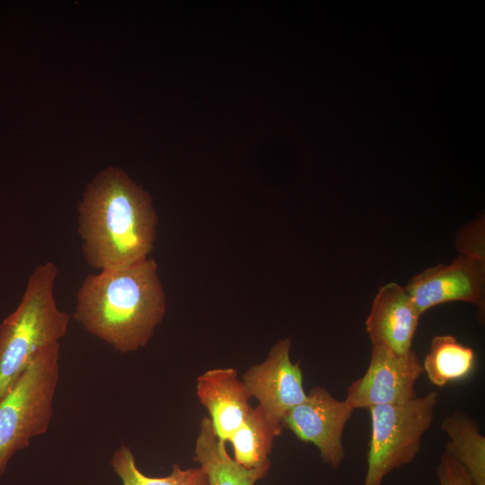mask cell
Instances as JSON below:
<instances>
[{
  "instance_id": "cell-1",
  "label": "cell",
  "mask_w": 485,
  "mask_h": 485,
  "mask_svg": "<svg viewBox=\"0 0 485 485\" xmlns=\"http://www.w3.org/2000/svg\"><path fill=\"white\" fill-rule=\"evenodd\" d=\"M78 212L90 266L101 270L129 266L154 250L158 216L152 198L122 169L101 171L88 184Z\"/></svg>"
},
{
  "instance_id": "cell-2",
  "label": "cell",
  "mask_w": 485,
  "mask_h": 485,
  "mask_svg": "<svg viewBox=\"0 0 485 485\" xmlns=\"http://www.w3.org/2000/svg\"><path fill=\"white\" fill-rule=\"evenodd\" d=\"M166 311V295L153 258L88 275L73 318L119 353L146 347Z\"/></svg>"
},
{
  "instance_id": "cell-3",
  "label": "cell",
  "mask_w": 485,
  "mask_h": 485,
  "mask_svg": "<svg viewBox=\"0 0 485 485\" xmlns=\"http://www.w3.org/2000/svg\"><path fill=\"white\" fill-rule=\"evenodd\" d=\"M57 275L55 263L39 264L19 305L0 323V399L42 349L67 333L70 315L54 295Z\"/></svg>"
},
{
  "instance_id": "cell-4",
  "label": "cell",
  "mask_w": 485,
  "mask_h": 485,
  "mask_svg": "<svg viewBox=\"0 0 485 485\" xmlns=\"http://www.w3.org/2000/svg\"><path fill=\"white\" fill-rule=\"evenodd\" d=\"M60 343L42 349L0 399V478L13 456L48 431L59 377Z\"/></svg>"
},
{
  "instance_id": "cell-5",
  "label": "cell",
  "mask_w": 485,
  "mask_h": 485,
  "mask_svg": "<svg viewBox=\"0 0 485 485\" xmlns=\"http://www.w3.org/2000/svg\"><path fill=\"white\" fill-rule=\"evenodd\" d=\"M437 403L438 394L433 391L403 404L368 409L371 436L363 485H382L389 473L414 461Z\"/></svg>"
},
{
  "instance_id": "cell-6",
  "label": "cell",
  "mask_w": 485,
  "mask_h": 485,
  "mask_svg": "<svg viewBox=\"0 0 485 485\" xmlns=\"http://www.w3.org/2000/svg\"><path fill=\"white\" fill-rule=\"evenodd\" d=\"M423 373L413 349L400 355L373 345L368 367L349 385L345 401L353 410L409 402L418 397L415 384Z\"/></svg>"
},
{
  "instance_id": "cell-7",
  "label": "cell",
  "mask_w": 485,
  "mask_h": 485,
  "mask_svg": "<svg viewBox=\"0 0 485 485\" xmlns=\"http://www.w3.org/2000/svg\"><path fill=\"white\" fill-rule=\"evenodd\" d=\"M353 411L345 400H337L325 388L314 386L302 403L286 414L281 425L299 440L313 444L322 461L338 469L346 457L342 437Z\"/></svg>"
},
{
  "instance_id": "cell-8",
  "label": "cell",
  "mask_w": 485,
  "mask_h": 485,
  "mask_svg": "<svg viewBox=\"0 0 485 485\" xmlns=\"http://www.w3.org/2000/svg\"><path fill=\"white\" fill-rule=\"evenodd\" d=\"M405 288L420 314L444 303L462 301L475 304L483 316L485 257L459 252L450 264H438L417 274Z\"/></svg>"
},
{
  "instance_id": "cell-9",
  "label": "cell",
  "mask_w": 485,
  "mask_h": 485,
  "mask_svg": "<svg viewBox=\"0 0 485 485\" xmlns=\"http://www.w3.org/2000/svg\"><path fill=\"white\" fill-rule=\"evenodd\" d=\"M290 349V338L279 340L263 362L251 366L242 375L251 396L260 401L270 419L280 425L286 414L307 395L300 364L291 361Z\"/></svg>"
},
{
  "instance_id": "cell-10",
  "label": "cell",
  "mask_w": 485,
  "mask_h": 485,
  "mask_svg": "<svg viewBox=\"0 0 485 485\" xmlns=\"http://www.w3.org/2000/svg\"><path fill=\"white\" fill-rule=\"evenodd\" d=\"M420 315L405 287L397 283L383 286L366 321L372 346H384L400 355L408 353Z\"/></svg>"
},
{
  "instance_id": "cell-11",
  "label": "cell",
  "mask_w": 485,
  "mask_h": 485,
  "mask_svg": "<svg viewBox=\"0 0 485 485\" xmlns=\"http://www.w3.org/2000/svg\"><path fill=\"white\" fill-rule=\"evenodd\" d=\"M198 401L207 410L217 438L226 443L242 424L251 397L237 370L232 367L209 369L197 379Z\"/></svg>"
},
{
  "instance_id": "cell-12",
  "label": "cell",
  "mask_w": 485,
  "mask_h": 485,
  "mask_svg": "<svg viewBox=\"0 0 485 485\" xmlns=\"http://www.w3.org/2000/svg\"><path fill=\"white\" fill-rule=\"evenodd\" d=\"M193 460L202 467L209 485H255L263 479L270 460L255 468L239 465L227 453L225 443L219 440L209 418L204 417L195 444Z\"/></svg>"
},
{
  "instance_id": "cell-13",
  "label": "cell",
  "mask_w": 485,
  "mask_h": 485,
  "mask_svg": "<svg viewBox=\"0 0 485 485\" xmlns=\"http://www.w3.org/2000/svg\"><path fill=\"white\" fill-rule=\"evenodd\" d=\"M440 427L449 437L444 453L466 470L474 485H485V437L478 421L456 411L445 416Z\"/></svg>"
},
{
  "instance_id": "cell-14",
  "label": "cell",
  "mask_w": 485,
  "mask_h": 485,
  "mask_svg": "<svg viewBox=\"0 0 485 485\" xmlns=\"http://www.w3.org/2000/svg\"><path fill=\"white\" fill-rule=\"evenodd\" d=\"M282 429V426L270 419L260 405L251 406L242 424L228 440L233 447L234 460L248 469L269 461L274 439Z\"/></svg>"
},
{
  "instance_id": "cell-15",
  "label": "cell",
  "mask_w": 485,
  "mask_h": 485,
  "mask_svg": "<svg viewBox=\"0 0 485 485\" xmlns=\"http://www.w3.org/2000/svg\"><path fill=\"white\" fill-rule=\"evenodd\" d=\"M474 350L460 343L453 335H436L423 362V372L436 386L461 381L475 368Z\"/></svg>"
},
{
  "instance_id": "cell-16",
  "label": "cell",
  "mask_w": 485,
  "mask_h": 485,
  "mask_svg": "<svg viewBox=\"0 0 485 485\" xmlns=\"http://www.w3.org/2000/svg\"><path fill=\"white\" fill-rule=\"evenodd\" d=\"M110 463L122 485H209L207 476L200 466L182 469L174 463L167 476H147L139 470L133 452L126 445H121L114 452Z\"/></svg>"
},
{
  "instance_id": "cell-17",
  "label": "cell",
  "mask_w": 485,
  "mask_h": 485,
  "mask_svg": "<svg viewBox=\"0 0 485 485\" xmlns=\"http://www.w3.org/2000/svg\"><path fill=\"white\" fill-rule=\"evenodd\" d=\"M456 244L459 252L485 257L484 219H478L462 227L457 234Z\"/></svg>"
},
{
  "instance_id": "cell-18",
  "label": "cell",
  "mask_w": 485,
  "mask_h": 485,
  "mask_svg": "<svg viewBox=\"0 0 485 485\" xmlns=\"http://www.w3.org/2000/svg\"><path fill=\"white\" fill-rule=\"evenodd\" d=\"M436 476L439 485H474L466 470L445 453L436 466Z\"/></svg>"
}]
</instances>
